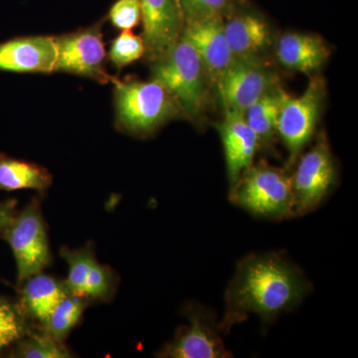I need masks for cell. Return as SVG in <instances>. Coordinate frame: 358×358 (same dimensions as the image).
<instances>
[{
	"instance_id": "6da1fadb",
	"label": "cell",
	"mask_w": 358,
	"mask_h": 358,
	"mask_svg": "<svg viewBox=\"0 0 358 358\" xmlns=\"http://www.w3.org/2000/svg\"><path fill=\"white\" fill-rule=\"evenodd\" d=\"M312 292V282L285 252L249 254L237 263L226 289L219 327L228 336L250 315L270 326L282 313L299 307Z\"/></svg>"
},
{
	"instance_id": "7a4b0ae2",
	"label": "cell",
	"mask_w": 358,
	"mask_h": 358,
	"mask_svg": "<svg viewBox=\"0 0 358 358\" xmlns=\"http://www.w3.org/2000/svg\"><path fill=\"white\" fill-rule=\"evenodd\" d=\"M110 83L114 85L115 127L122 133L145 138L169 122L185 119L169 90L155 80L113 76Z\"/></svg>"
},
{
	"instance_id": "3957f363",
	"label": "cell",
	"mask_w": 358,
	"mask_h": 358,
	"mask_svg": "<svg viewBox=\"0 0 358 358\" xmlns=\"http://www.w3.org/2000/svg\"><path fill=\"white\" fill-rule=\"evenodd\" d=\"M150 79L169 90L185 120L204 119L214 87L199 54L183 35L164 57L150 64Z\"/></svg>"
},
{
	"instance_id": "277c9868",
	"label": "cell",
	"mask_w": 358,
	"mask_h": 358,
	"mask_svg": "<svg viewBox=\"0 0 358 358\" xmlns=\"http://www.w3.org/2000/svg\"><path fill=\"white\" fill-rule=\"evenodd\" d=\"M229 199L257 217L270 220L294 218L291 171L263 159L253 162L229 190Z\"/></svg>"
},
{
	"instance_id": "5b68a950",
	"label": "cell",
	"mask_w": 358,
	"mask_h": 358,
	"mask_svg": "<svg viewBox=\"0 0 358 358\" xmlns=\"http://www.w3.org/2000/svg\"><path fill=\"white\" fill-rule=\"evenodd\" d=\"M326 96V81L319 75H313L300 96H291L282 89L275 129L288 152L285 167L289 171L315 136Z\"/></svg>"
},
{
	"instance_id": "8992f818",
	"label": "cell",
	"mask_w": 358,
	"mask_h": 358,
	"mask_svg": "<svg viewBox=\"0 0 358 358\" xmlns=\"http://www.w3.org/2000/svg\"><path fill=\"white\" fill-rule=\"evenodd\" d=\"M338 180L336 157L324 131L299 157L291 171L294 217L317 210L333 192Z\"/></svg>"
},
{
	"instance_id": "52a82bcc",
	"label": "cell",
	"mask_w": 358,
	"mask_h": 358,
	"mask_svg": "<svg viewBox=\"0 0 358 358\" xmlns=\"http://www.w3.org/2000/svg\"><path fill=\"white\" fill-rule=\"evenodd\" d=\"M107 17L75 31L55 36L57 48L55 73L87 78L99 84H109L112 75L106 67L103 25Z\"/></svg>"
},
{
	"instance_id": "ba28073f",
	"label": "cell",
	"mask_w": 358,
	"mask_h": 358,
	"mask_svg": "<svg viewBox=\"0 0 358 358\" xmlns=\"http://www.w3.org/2000/svg\"><path fill=\"white\" fill-rule=\"evenodd\" d=\"M280 84L279 76L267 58L234 59L215 85L225 114L245 112Z\"/></svg>"
},
{
	"instance_id": "9c48e42d",
	"label": "cell",
	"mask_w": 358,
	"mask_h": 358,
	"mask_svg": "<svg viewBox=\"0 0 358 358\" xmlns=\"http://www.w3.org/2000/svg\"><path fill=\"white\" fill-rule=\"evenodd\" d=\"M188 320L181 327L171 343H167L159 357L169 358H230L219 327L217 315L212 308L199 303H188L183 308Z\"/></svg>"
},
{
	"instance_id": "30bf717a",
	"label": "cell",
	"mask_w": 358,
	"mask_h": 358,
	"mask_svg": "<svg viewBox=\"0 0 358 358\" xmlns=\"http://www.w3.org/2000/svg\"><path fill=\"white\" fill-rule=\"evenodd\" d=\"M2 234L13 250L18 282H24L31 275L39 274L50 263L46 227L36 202L15 214Z\"/></svg>"
},
{
	"instance_id": "8fae6325",
	"label": "cell",
	"mask_w": 358,
	"mask_h": 358,
	"mask_svg": "<svg viewBox=\"0 0 358 358\" xmlns=\"http://www.w3.org/2000/svg\"><path fill=\"white\" fill-rule=\"evenodd\" d=\"M143 60L148 64L164 57L178 43L185 20L179 0H141Z\"/></svg>"
},
{
	"instance_id": "7c38bea8",
	"label": "cell",
	"mask_w": 358,
	"mask_h": 358,
	"mask_svg": "<svg viewBox=\"0 0 358 358\" xmlns=\"http://www.w3.org/2000/svg\"><path fill=\"white\" fill-rule=\"evenodd\" d=\"M56 60L55 36L14 37L0 43V72L52 74Z\"/></svg>"
},
{
	"instance_id": "4fadbf2b",
	"label": "cell",
	"mask_w": 358,
	"mask_h": 358,
	"mask_svg": "<svg viewBox=\"0 0 358 358\" xmlns=\"http://www.w3.org/2000/svg\"><path fill=\"white\" fill-rule=\"evenodd\" d=\"M224 31L234 59L265 57L273 44L270 23L247 1L224 20Z\"/></svg>"
},
{
	"instance_id": "5bb4252c",
	"label": "cell",
	"mask_w": 358,
	"mask_h": 358,
	"mask_svg": "<svg viewBox=\"0 0 358 358\" xmlns=\"http://www.w3.org/2000/svg\"><path fill=\"white\" fill-rule=\"evenodd\" d=\"M199 54L215 90L218 80L234 61L224 31L222 18L185 22L182 33Z\"/></svg>"
},
{
	"instance_id": "9a60e30c",
	"label": "cell",
	"mask_w": 358,
	"mask_h": 358,
	"mask_svg": "<svg viewBox=\"0 0 358 358\" xmlns=\"http://www.w3.org/2000/svg\"><path fill=\"white\" fill-rule=\"evenodd\" d=\"M214 127L222 141L230 190L253 164L260 143L243 115L225 114L223 121L215 122Z\"/></svg>"
},
{
	"instance_id": "2e32d148",
	"label": "cell",
	"mask_w": 358,
	"mask_h": 358,
	"mask_svg": "<svg viewBox=\"0 0 358 358\" xmlns=\"http://www.w3.org/2000/svg\"><path fill=\"white\" fill-rule=\"evenodd\" d=\"M275 59L285 69L315 75L331 56V48L322 37L310 33L288 32L275 44Z\"/></svg>"
},
{
	"instance_id": "e0dca14e",
	"label": "cell",
	"mask_w": 358,
	"mask_h": 358,
	"mask_svg": "<svg viewBox=\"0 0 358 358\" xmlns=\"http://www.w3.org/2000/svg\"><path fill=\"white\" fill-rule=\"evenodd\" d=\"M52 179L51 173L43 166L0 154V190L43 192L50 187Z\"/></svg>"
},
{
	"instance_id": "ac0fdd59",
	"label": "cell",
	"mask_w": 358,
	"mask_h": 358,
	"mask_svg": "<svg viewBox=\"0 0 358 358\" xmlns=\"http://www.w3.org/2000/svg\"><path fill=\"white\" fill-rule=\"evenodd\" d=\"M282 88L278 85L254 103L243 115L245 121L255 131L260 150L274 152L277 136V117L281 103Z\"/></svg>"
},
{
	"instance_id": "d6986e66",
	"label": "cell",
	"mask_w": 358,
	"mask_h": 358,
	"mask_svg": "<svg viewBox=\"0 0 358 358\" xmlns=\"http://www.w3.org/2000/svg\"><path fill=\"white\" fill-rule=\"evenodd\" d=\"M26 281L23 291L26 310L45 324L52 310L68 294L67 291L54 278L41 273L31 275Z\"/></svg>"
},
{
	"instance_id": "ffe728a7",
	"label": "cell",
	"mask_w": 358,
	"mask_h": 358,
	"mask_svg": "<svg viewBox=\"0 0 358 358\" xmlns=\"http://www.w3.org/2000/svg\"><path fill=\"white\" fill-rule=\"evenodd\" d=\"M84 308L82 296L66 294L45 322L49 336L62 341L81 319Z\"/></svg>"
},
{
	"instance_id": "44dd1931",
	"label": "cell",
	"mask_w": 358,
	"mask_h": 358,
	"mask_svg": "<svg viewBox=\"0 0 358 358\" xmlns=\"http://www.w3.org/2000/svg\"><path fill=\"white\" fill-rule=\"evenodd\" d=\"M185 22L222 18L225 20L247 0H179Z\"/></svg>"
},
{
	"instance_id": "7402d4cb",
	"label": "cell",
	"mask_w": 358,
	"mask_h": 358,
	"mask_svg": "<svg viewBox=\"0 0 358 358\" xmlns=\"http://www.w3.org/2000/svg\"><path fill=\"white\" fill-rule=\"evenodd\" d=\"M145 54V45L141 35L134 34L131 30L122 31L112 42L108 59L117 70L140 60Z\"/></svg>"
},
{
	"instance_id": "603a6c76",
	"label": "cell",
	"mask_w": 358,
	"mask_h": 358,
	"mask_svg": "<svg viewBox=\"0 0 358 358\" xmlns=\"http://www.w3.org/2000/svg\"><path fill=\"white\" fill-rule=\"evenodd\" d=\"M63 257L69 264V274L66 281V291L68 294H74L84 298L85 286L90 268L93 265L95 259L90 251H70L64 250Z\"/></svg>"
},
{
	"instance_id": "cb8c5ba5",
	"label": "cell",
	"mask_w": 358,
	"mask_h": 358,
	"mask_svg": "<svg viewBox=\"0 0 358 358\" xmlns=\"http://www.w3.org/2000/svg\"><path fill=\"white\" fill-rule=\"evenodd\" d=\"M14 357L24 358H65L69 352L61 341L49 336H35L25 339L18 345Z\"/></svg>"
},
{
	"instance_id": "d4e9b609",
	"label": "cell",
	"mask_w": 358,
	"mask_h": 358,
	"mask_svg": "<svg viewBox=\"0 0 358 358\" xmlns=\"http://www.w3.org/2000/svg\"><path fill=\"white\" fill-rule=\"evenodd\" d=\"M24 334V322L17 308L0 298V350L20 341Z\"/></svg>"
},
{
	"instance_id": "484cf974",
	"label": "cell",
	"mask_w": 358,
	"mask_h": 358,
	"mask_svg": "<svg viewBox=\"0 0 358 358\" xmlns=\"http://www.w3.org/2000/svg\"><path fill=\"white\" fill-rule=\"evenodd\" d=\"M107 18L121 31L133 30L141 22V0H117L110 6Z\"/></svg>"
},
{
	"instance_id": "4316f807",
	"label": "cell",
	"mask_w": 358,
	"mask_h": 358,
	"mask_svg": "<svg viewBox=\"0 0 358 358\" xmlns=\"http://www.w3.org/2000/svg\"><path fill=\"white\" fill-rule=\"evenodd\" d=\"M112 282L109 270L94 261L85 286L84 298H105L110 292Z\"/></svg>"
},
{
	"instance_id": "83f0119b",
	"label": "cell",
	"mask_w": 358,
	"mask_h": 358,
	"mask_svg": "<svg viewBox=\"0 0 358 358\" xmlns=\"http://www.w3.org/2000/svg\"><path fill=\"white\" fill-rule=\"evenodd\" d=\"M17 201L14 199L0 202V234L8 227L15 216V207Z\"/></svg>"
}]
</instances>
